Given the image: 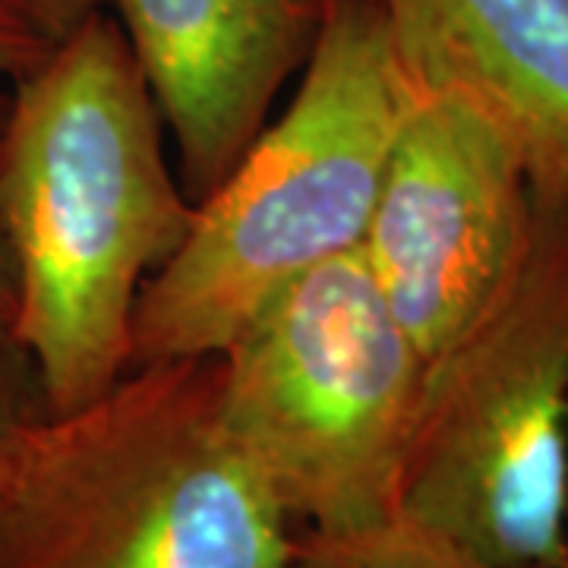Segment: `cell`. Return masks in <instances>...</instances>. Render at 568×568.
<instances>
[{"label": "cell", "instance_id": "1", "mask_svg": "<svg viewBox=\"0 0 568 568\" xmlns=\"http://www.w3.org/2000/svg\"><path fill=\"white\" fill-rule=\"evenodd\" d=\"M193 215L140 63L99 10L10 85L0 114L10 338L36 366L48 414L95 402L130 373L136 301Z\"/></svg>", "mask_w": 568, "mask_h": 568}, {"label": "cell", "instance_id": "2", "mask_svg": "<svg viewBox=\"0 0 568 568\" xmlns=\"http://www.w3.org/2000/svg\"><path fill=\"white\" fill-rule=\"evenodd\" d=\"M405 102L383 0H328L284 114L196 205L178 253L142 287L130 369L219 357L287 284L357 253Z\"/></svg>", "mask_w": 568, "mask_h": 568}, {"label": "cell", "instance_id": "3", "mask_svg": "<svg viewBox=\"0 0 568 568\" xmlns=\"http://www.w3.org/2000/svg\"><path fill=\"white\" fill-rule=\"evenodd\" d=\"M301 528L222 417L219 357L133 366L32 426L0 568H291Z\"/></svg>", "mask_w": 568, "mask_h": 568}, {"label": "cell", "instance_id": "4", "mask_svg": "<svg viewBox=\"0 0 568 568\" xmlns=\"http://www.w3.org/2000/svg\"><path fill=\"white\" fill-rule=\"evenodd\" d=\"M395 515L493 568L568 556V203L534 193L515 272L426 364Z\"/></svg>", "mask_w": 568, "mask_h": 568}, {"label": "cell", "instance_id": "5", "mask_svg": "<svg viewBox=\"0 0 568 568\" xmlns=\"http://www.w3.org/2000/svg\"><path fill=\"white\" fill-rule=\"evenodd\" d=\"M219 364L224 424L297 528L395 515L426 361L361 253L287 284Z\"/></svg>", "mask_w": 568, "mask_h": 568}, {"label": "cell", "instance_id": "6", "mask_svg": "<svg viewBox=\"0 0 568 568\" xmlns=\"http://www.w3.org/2000/svg\"><path fill=\"white\" fill-rule=\"evenodd\" d=\"M530 222L528 168L496 121L462 92L407 73L357 253L426 364L503 291Z\"/></svg>", "mask_w": 568, "mask_h": 568}, {"label": "cell", "instance_id": "7", "mask_svg": "<svg viewBox=\"0 0 568 568\" xmlns=\"http://www.w3.org/2000/svg\"><path fill=\"white\" fill-rule=\"evenodd\" d=\"M328 0H104L171 130L200 205L263 133L310 61Z\"/></svg>", "mask_w": 568, "mask_h": 568}, {"label": "cell", "instance_id": "8", "mask_svg": "<svg viewBox=\"0 0 568 568\" xmlns=\"http://www.w3.org/2000/svg\"><path fill=\"white\" fill-rule=\"evenodd\" d=\"M410 77L487 111L530 186L568 203V0H383Z\"/></svg>", "mask_w": 568, "mask_h": 568}, {"label": "cell", "instance_id": "9", "mask_svg": "<svg viewBox=\"0 0 568 568\" xmlns=\"http://www.w3.org/2000/svg\"><path fill=\"white\" fill-rule=\"evenodd\" d=\"M291 568H493L402 515L345 530H301Z\"/></svg>", "mask_w": 568, "mask_h": 568}, {"label": "cell", "instance_id": "10", "mask_svg": "<svg viewBox=\"0 0 568 568\" xmlns=\"http://www.w3.org/2000/svg\"><path fill=\"white\" fill-rule=\"evenodd\" d=\"M44 414L48 410L32 361L13 342L0 345V508L13 484L22 446Z\"/></svg>", "mask_w": 568, "mask_h": 568}, {"label": "cell", "instance_id": "11", "mask_svg": "<svg viewBox=\"0 0 568 568\" xmlns=\"http://www.w3.org/2000/svg\"><path fill=\"white\" fill-rule=\"evenodd\" d=\"M51 44L54 41L41 32L20 0H0V85H13L26 77L51 51Z\"/></svg>", "mask_w": 568, "mask_h": 568}, {"label": "cell", "instance_id": "12", "mask_svg": "<svg viewBox=\"0 0 568 568\" xmlns=\"http://www.w3.org/2000/svg\"><path fill=\"white\" fill-rule=\"evenodd\" d=\"M20 3L51 41L63 39L85 17L104 10V0H20Z\"/></svg>", "mask_w": 568, "mask_h": 568}, {"label": "cell", "instance_id": "13", "mask_svg": "<svg viewBox=\"0 0 568 568\" xmlns=\"http://www.w3.org/2000/svg\"><path fill=\"white\" fill-rule=\"evenodd\" d=\"M13 313H17V284H13V263H10V250L7 237L0 227V345L13 342Z\"/></svg>", "mask_w": 568, "mask_h": 568}, {"label": "cell", "instance_id": "14", "mask_svg": "<svg viewBox=\"0 0 568 568\" xmlns=\"http://www.w3.org/2000/svg\"><path fill=\"white\" fill-rule=\"evenodd\" d=\"M559 568H568V556H566V559H562V566H559Z\"/></svg>", "mask_w": 568, "mask_h": 568}]
</instances>
